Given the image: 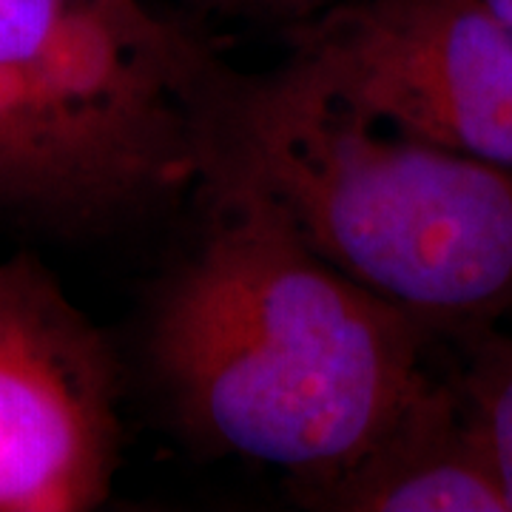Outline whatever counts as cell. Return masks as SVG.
<instances>
[{"mask_svg": "<svg viewBox=\"0 0 512 512\" xmlns=\"http://www.w3.org/2000/svg\"><path fill=\"white\" fill-rule=\"evenodd\" d=\"M109 342L32 256L0 262V512H83L120 456Z\"/></svg>", "mask_w": 512, "mask_h": 512, "instance_id": "cell-5", "label": "cell"}, {"mask_svg": "<svg viewBox=\"0 0 512 512\" xmlns=\"http://www.w3.org/2000/svg\"><path fill=\"white\" fill-rule=\"evenodd\" d=\"M288 66L387 126L512 168V23L481 0H339Z\"/></svg>", "mask_w": 512, "mask_h": 512, "instance_id": "cell-4", "label": "cell"}, {"mask_svg": "<svg viewBox=\"0 0 512 512\" xmlns=\"http://www.w3.org/2000/svg\"><path fill=\"white\" fill-rule=\"evenodd\" d=\"M194 3L225 12L231 18L268 20V23H282L285 29H293L322 15L339 0H194Z\"/></svg>", "mask_w": 512, "mask_h": 512, "instance_id": "cell-8", "label": "cell"}, {"mask_svg": "<svg viewBox=\"0 0 512 512\" xmlns=\"http://www.w3.org/2000/svg\"><path fill=\"white\" fill-rule=\"evenodd\" d=\"M194 202L200 225L146 299L148 382L200 453L316 487L427 390L433 336L316 254L251 180L217 168Z\"/></svg>", "mask_w": 512, "mask_h": 512, "instance_id": "cell-1", "label": "cell"}, {"mask_svg": "<svg viewBox=\"0 0 512 512\" xmlns=\"http://www.w3.org/2000/svg\"><path fill=\"white\" fill-rule=\"evenodd\" d=\"M293 495L333 512H510L458 387L436 379L350 467Z\"/></svg>", "mask_w": 512, "mask_h": 512, "instance_id": "cell-6", "label": "cell"}, {"mask_svg": "<svg viewBox=\"0 0 512 512\" xmlns=\"http://www.w3.org/2000/svg\"><path fill=\"white\" fill-rule=\"evenodd\" d=\"M456 387L493 458L512 512V339L493 330L470 339V365Z\"/></svg>", "mask_w": 512, "mask_h": 512, "instance_id": "cell-7", "label": "cell"}, {"mask_svg": "<svg viewBox=\"0 0 512 512\" xmlns=\"http://www.w3.org/2000/svg\"><path fill=\"white\" fill-rule=\"evenodd\" d=\"M487 9H493L495 15H501L504 20H510L512 23V0H481Z\"/></svg>", "mask_w": 512, "mask_h": 512, "instance_id": "cell-9", "label": "cell"}, {"mask_svg": "<svg viewBox=\"0 0 512 512\" xmlns=\"http://www.w3.org/2000/svg\"><path fill=\"white\" fill-rule=\"evenodd\" d=\"M217 168L433 339L470 342L512 308L510 165L387 126L279 63L231 74Z\"/></svg>", "mask_w": 512, "mask_h": 512, "instance_id": "cell-2", "label": "cell"}, {"mask_svg": "<svg viewBox=\"0 0 512 512\" xmlns=\"http://www.w3.org/2000/svg\"><path fill=\"white\" fill-rule=\"evenodd\" d=\"M231 74L146 0H0V214L94 234L197 200Z\"/></svg>", "mask_w": 512, "mask_h": 512, "instance_id": "cell-3", "label": "cell"}]
</instances>
